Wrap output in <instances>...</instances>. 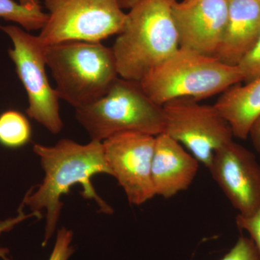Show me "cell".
Returning a JSON list of instances; mask_svg holds the SVG:
<instances>
[{"mask_svg":"<svg viewBox=\"0 0 260 260\" xmlns=\"http://www.w3.org/2000/svg\"><path fill=\"white\" fill-rule=\"evenodd\" d=\"M34 152L40 160L44 177L39 185L32 187L25 194L22 204L28 206L32 213L46 211L45 230L43 246L56 231L63 203L61 198L69 192L72 186H83L82 196L93 200L99 211L112 214V207L97 194L91 182L97 174L112 175L108 167L102 142L90 140L80 144L70 139H62L55 145H34Z\"/></svg>","mask_w":260,"mask_h":260,"instance_id":"1","label":"cell"},{"mask_svg":"<svg viewBox=\"0 0 260 260\" xmlns=\"http://www.w3.org/2000/svg\"><path fill=\"white\" fill-rule=\"evenodd\" d=\"M177 0H142L126 13L112 50L119 77L140 82L180 48L173 8Z\"/></svg>","mask_w":260,"mask_h":260,"instance_id":"2","label":"cell"},{"mask_svg":"<svg viewBox=\"0 0 260 260\" xmlns=\"http://www.w3.org/2000/svg\"><path fill=\"white\" fill-rule=\"evenodd\" d=\"M46 61L59 99L75 109L96 102L119 78L112 48L102 42L48 46Z\"/></svg>","mask_w":260,"mask_h":260,"instance_id":"3","label":"cell"},{"mask_svg":"<svg viewBox=\"0 0 260 260\" xmlns=\"http://www.w3.org/2000/svg\"><path fill=\"white\" fill-rule=\"evenodd\" d=\"M242 82L238 66L179 48L140 83L148 97L162 107L178 98H192L198 101L208 99Z\"/></svg>","mask_w":260,"mask_h":260,"instance_id":"4","label":"cell"},{"mask_svg":"<svg viewBox=\"0 0 260 260\" xmlns=\"http://www.w3.org/2000/svg\"><path fill=\"white\" fill-rule=\"evenodd\" d=\"M75 118L94 141L121 133L156 137L164 132L162 107L148 97L140 82L120 77L104 96L75 109Z\"/></svg>","mask_w":260,"mask_h":260,"instance_id":"5","label":"cell"},{"mask_svg":"<svg viewBox=\"0 0 260 260\" xmlns=\"http://www.w3.org/2000/svg\"><path fill=\"white\" fill-rule=\"evenodd\" d=\"M48 10L39 35L46 46L67 42H102L118 35L126 13L117 0H44Z\"/></svg>","mask_w":260,"mask_h":260,"instance_id":"6","label":"cell"},{"mask_svg":"<svg viewBox=\"0 0 260 260\" xmlns=\"http://www.w3.org/2000/svg\"><path fill=\"white\" fill-rule=\"evenodd\" d=\"M13 47L8 54L15 66L19 79L28 97L25 112L30 119L51 134H59L63 128L59 112V98L49 83L46 71V46L39 39L18 25L1 26Z\"/></svg>","mask_w":260,"mask_h":260,"instance_id":"7","label":"cell"},{"mask_svg":"<svg viewBox=\"0 0 260 260\" xmlns=\"http://www.w3.org/2000/svg\"><path fill=\"white\" fill-rule=\"evenodd\" d=\"M164 133L208 169L218 149L232 141V130L215 106L192 98H178L162 106Z\"/></svg>","mask_w":260,"mask_h":260,"instance_id":"8","label":"cell"},{"mask_svg":"<svg viewBox=\"0 0 260 260\" xmlns=\"http://www.w3.org/2000/svg\"><path fill=\"white\" fill-rule=\"evenodd\" d=\"M102 143L111 176L122 188L129 204L138 206L154 198L152 161L155 137L121 133L107 138Z\"/></svg>","mask_w":260,"mask_h":260,"instance_id":"9","label":"cell"},{"mask_svg":"<svg viewBox=\"0 0 260 260\" xmlns=\"http://www.w3.org/2000/svg\"><path fill=\"white\" fill-rule=\"evenodd\" d=\"M238 215L260 208V164L250 150L234 140L218 149L208 168Z\"/></svg>","mask_w":260,"mask_h":260,"instance_id":"10","label":"cell"},{"mask_svg":"<svg viewBox=\"0 0 260 260\" xmlns=\"http://www.w3.org/2000/svg\"><path fill=\"white\" fill-rule=\"evenodd\" d=\"M229 0H183L173 8L179 47L215 57L226 25Z\"/></svg>","mask_w":260,"mask_h":260,"instance_id":"11","label":"cell"},{"mask_svg":"<svg viewBox=\"0 0 260 260\" xmlns=\"http://www.w3.org/2000/svg\"><path fill=\"white\" fill-rule=\"evenodd\" d=\"M200 162L178 142L165 134L155 137L152 181L155 196L165 199L186 191L194 180Z\"/></svg>","mask_w":260,"mask_h":260,"instance_id":"12","label":"cell"},{"mask_svg":"<svg viewBox=\"0 0 260 260\" xmlns=\"http://www.w3.org/2000/svg\"><path fill=\"white\" fill-rule=\"evenodd\" d=\"M260 35V0H229L226 25L215 57L237 66Z\"/></svg>","mask_w":260,"mask_h":260,"instance_id":"13","label":"cell"},{"mask_svg":"<svg viewBox=\"0 0 260 260\" xmlns=\"http://www.w3.org/2000/svg\"><path fill=\"white\" fill-rule=\"evenodd\" d=\"M214 106L229 123L234 136L247 139L251 126L260 116V78L228 88Z\"/></svg>","mask_w":260,"mask_h":260,"instance_id":"14","label":"cell"},{"mask_svg":"<svg viewBox=\"0 0 260 260\" xmlns=\"http://www.w3.org/2000/svg\"><path fill=\"white\" fill-rule=\"evenodd\" d=\"M47 18L42 5L25 6L14 0H0V18L18 24L27 31L42 30Z\"/></svg>","mask_w":260,"mask_h":260,"instance_id":"15","label":"cell"},{"mask_svg":"<svg viewBox=\"0 0 260 260\" xmlns=\"http://www.w3.org/2000/svg\"><path fill=\"white\" fill-rule=\"evenodd\" d=\"M31 133L28 119L18 111H6L0 115V144L3 146H23L30 141Z\"/></svg>","mask_w":260,"mask_h":260,"instance_id":"16","label":"cell"},{"mask_svg":"<svg viewBox=\"0 0 260 260\" xmlns=\"http://www.w3.org/2000/svg\"><path fill=\"white\" fill-rule=\"evenodd\" d=\"M237 66L242 73L244 83L260 78V35Z\"/></svg>","mask_w":260,"mask_h":260,"instance_id":"17","label":"cell"},{"mask_svg":"<svg viewBox=\"0 0 260 260\" xmlns=\"http://www.w3.org/2000/svg\"><path fill=\"white\" fill-rule=\"evenodd\" d=\"M220 260H260V256L250 238L242 236Z\"/></svg>","mask_w":260,"mask_h":260,"instance_id":"18","label":"cell"},{"mask_svg":"<svg viewBox=\"0 0 260 260\" xmlns=\"http://www.w3.org/2000/svg\"><path fill=\"white\" fill-rule=\"evenodd\" d=\"M73 233L65 227L61 228L56 234L55 243L48 260H68L74 253V248L71 245Z\"/></svg>","mask_w":260,"mask_h":260,"instance_id":"19","label":"cell"},{"mask_svg":"<svg viewBox=\"0 0 260 260\" xmlns=\"http://www.w3.org/2000/svg\"><path fill=\"white\" fill-rule=\"evenodd\" d=\"M236 223L238 229L249 234L260 256V208L249 216L237 215Z\"/></svg>","mask_w":260,"mask_h":260,"instance_id":"20","label":"cell"},{"mask_svg":"<svg viewBox=\"0 0 260 260\" xmlns=\"http://www.w3.org/2000/svg\"><path fill=\"white\" fill-rule=\"evenodd\" d=\"M23 205L21 203V206L18 210V215L16 216L6 219V220H0V236L3 233L10 232L15 225L21 223L26 219L32 218V217H36L37 218H42V214L40 213H31L28 215L25 214L23 212ZM8 253H9V249L7 248H0V258L3 260H10L8 257Z\"/></svg>","mask_w":260,"mask_h":260,"instance_id":"21","label":"cell"},{"mask_svg":"<svg viewBox=\"0 0 260 260\" xmlns=\"http://www.w3.org/2000/svg\"><path fill=\"white\" fill-rule=\"evenodd\" d=\"M249 137L256 152L260 154V116L251 126Z\"/></svg>","mask_w":260,"mask_h":260,"instance_id":"22","label":"cell"},{"mask_svg":"<svg viewBox=\"0 0 260 260\" xmlns=\"http://www.w3.org/2000/svg\"><path fill=\"white\" fill-rule=\"evenodd\" d=\"M140 1L142 0H117L118 3L120 5L122 10H130L135 5L138 4Z\"/></svg>","mask_w":260,"mask_h":260,"instance_id":"23","label":"cell"},{"mask_svg":"<svg viewBox=\"0 0 260 260\" xmlns=\"http://www.w3.org/2000/svg\"><path fill=\"white\" fill-rule=\"evenodd\" d=\"M19 3L25 6H38L41 5L40 0H19Z\"/></svg>","mask_w":260,"mask_h":260,"instance_id":"24","label":"cell"}]
</instances>
